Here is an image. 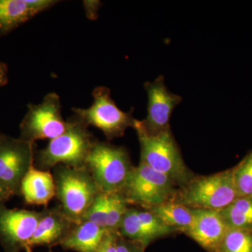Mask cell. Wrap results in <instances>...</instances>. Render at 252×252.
Listing matches in <instances>:
<instances>
[{"mask_svg":"<svg viewBox=\"0 0 252 252\" xmlns=\"http://www.w3.org/2000/svg\"><path fill=\"white\" fill-rule=\"evenodd\" d=\"M175 233L150 210L133 207H129L126 212L119 230L123 238L137 240L146 248L154 240Z\"/></svg>","mask_w":252,"mask_h":252,"instance_id":"obj_12","label":"cell"},{"mask_svg":"<svg viewBox=\"0 0 252 252\" xmlns=\"http://www.w3.org/2000/svg\"><path fill=\"white\" fill-rule=\"evenodd\" d=\"M238 198L232 167L214 175L195 176L178 189L170 201L189 208L220 211Z\"/></svg>","mask_w":252,"mask_h":252,"instance_id":"obj_3","label":"cell"},{"mask_svg":"<svg viewBox=\"0 0 252 252\" xmlns=\"http://www.w3.org/2000/svg\"><path fill=\"white\" fill-rule=\"evenodd\" d=\"M54 171L56 196L61 211L73 223L81 221L102 191L86 167L74 168L60 164Z\"/></svg>","mask_w":252,"mask_h":252,"instance_id":"obj_4","label":"cell"},{"mask_svg":"<svg viewBox=\"0 0 252 252\" xmlns=\"http://www.w3.org/2000/svg\"><path fill=\"white\" fill-rule=\"evenodd\" d=\"M144 89L148 94V113L145 120L140 121L141 124L149 135H157L170 128L172 113L182 98L168 91L163 76L153 82H146Z\"/></svg>","mask_w":252,"mask_h":252,"instance_id":"obj_11","label":"cell"},{"mask_svg":"<svg viewBox=\"0 0 252 252\" xmlns=\"http://www.w3.org/2000/svg\"></svg>","mask_w":252,"mask_h":252,"instance_id":"obj_30","label":"cell"},{"mask_svg":"<svg viewBox=\"0 0 252 252\" xmlns=\"http://www.w3.org/2000/svg\"><path fill=\"white\" fill-rule=\"evenodd\" d=\"M149 210L160 219L164 224L177 232L185 233L193 223L192 209L172 201L160 204Z\"/></svg>","mask_w":252,"mask_h":252,"instance_id":"obj_18","label":"cell"},{"mask_svg":"<svg viewBox=\"0 0 252 252\" xmlns=\"http://www.w3.org/2000/svg\"><path fill=\"white\" fill-rule=\"evenodd\" d=\"M57 2L54 0H0V35L12 31Z\"/></svg>","mask_w":252,"mask_h":252,"instance_id":"obj_15","label":"cell"},{"mask_svg":"<svg viewBox=\"0 0 252 252\" xmlns=\"http://www.w3.org/2000/svg\"><path fill=\"white\" fill-rule=\"evenodd\" d=\"M129 205L120 192L110 193L106 230L109 233H119V228Z\"/></svg>","mask_w":252,"mask_h":252,"instance_id":"obj_22","label":"cell"},{"mask_svg":"<svg viewBox=\"0 0 252 252\" xmlns=\"http://www.w3.org/2000/svg\"><path fill=\"white\" fill-rule=\"evenodd\" d=\"M20 192L26 204L47 207L56 195L54 175L32 165L23 179Z\"/></svg>","mask_w":252,"mask_h":252,"instance_id":"obj_16","label":"cell"},{"mask_svg":"<svg viewBox=\"0 0 252 252\" xmlns=\"http://www.w3.org/2000/svg\"><path fill=\"white\" fill-rule=\"evenodd\" d=\"M178 188L166 175L140 162L132 167L120 193L128 205L152 208L170 201Z\"/></svg>","mask_w":252,"mask_h":252,"instance_id":"obj_6","label":"cell"},{"mask_svg":"<svg viewBox=\"0 0 252 252\" xmlns=\"http://www.w3.org/2000/svg\"><path fill=\"white\" fill-rule=\"evenodd\" d=\"M140 145V162L166 175L180 189L195 175L186 165L170 128L157 135H149L136 119L133 126Z\"/></svg>","mask_w":252,"mask_h":252,"instance_id":"obj_1","label":"cell"},{"mask_svg":"<svg viewBox=\"0 0 252 252\" xmlns=\"http://www.w3.org/2000/svg\"><path fill=\"white\" fill-rule=\"evenodd\" d=\"M13 195H14L12 192L10 191L9 189L6 188L1 184H0V205L4 204L6 200L11 198Z\"/></svg>","mask_w":252,"mask_h":252,"instance_id":"obj_28","label":"cell"},{"mask_svg":"<svg viewBox=\"0 0 252 252\" xmlns=\"http://www.w3.org/2000/svg\"><path fill=\"white\" fill-rule=\"evenodd\" d=\"M93 97L94 102L89 108L72 109L74 119L87 127L92 126L102 130L109 140L123 137L127 127H133L136 119L132 116V110L130 112L121 110L107 87L95 88Z\"/></svg>","mask_w":252,"mask_h":252,"instance_id":"obj_7","label":"cell"},{"mask_svg":"<svg viewBox=\"0 0 252 252\" xmlns=\"http://www.w3.org/2000/svg\"><path fill=\"white\" fill-rule=\"evenodd\" d=\"M107 233V230L95 223L82 220L73 224L67 237L60 245L65 250L95 252Z\"/></svg>","mask_w":252,"mask_h":252,"instance_id":"obj_17","label":"cell"},{"mask_svg":"<svg viewBox=\"0 0 252 252\" xmlns=\"http://www.w3.org/2000/svg\"><path fill=\"white\" fill-rule=\"evenodd\" d=\"M41 212L9 209L0 205V243L6 252L26 250L35 232Z\"/></svg>","mask_w":252,"mask_h":252,"instance_id":"obj_10","label":"cell"},{"mask_svg":"<svg viewBox=\"0 0 252 252\" xmlns=\"http://www.w3.org/2000/svg\"><path fill=\"white\" fill-rule=\"evenodd\" d=\"M219 212L227 228L252 230V196L238 197Z\"/></svg>","mask_w":252,"mask_h":252,"instance_id":"obj_19","label":"cell"},{"mask_svg":"<svg viewBox=\"0 0 252 252\" xmlns=\"http://www.w3.org/2000/svg\"><path fill=\"white\" fill-rule=\"evenodd\" d=\"M119 233H109L107 232L102 243L95 252H117V242Z\"/></svg>","mask_w":252,"mask_h":252,"instance_id":"obj_25","label":"cell"},{"mask_svg":"<svg viewBox=\"0 0 252 252\" xmlns=\"http://www.w3.org/2000/svg\"><path fill=\"white\" fill-rule=\"evenodd\" d=\"M192 209L193 224L185 234L208 252H217L227 228L220 212L207 209Z\"/></svg>","mask_w":252,"mask_h":252,"instance_id":"obj_13","label":"cell"},{"mask_svg":"<svg viewBox=\"0 0 252 252\" xmlns=\"http://www.w3.org/2000/svg\"><path fill=\"white\" fill-rule=\"evenodd\" d=\"M67 130L50 140L45 148L34 153L36 168L49 171L56 165L81 168L86 167V159L94 140L87 126L72 118Z\"/></svg>","mask_w":252,"mask_h":252,"instance_id":"obj_2","label":"cell"},{"mask_svg":"<svg viewBox=\"0 0 252 252\" xmlns=\"http://www.w3.org/2000/svg\"><path fill=\"white\" fill-rule=\"evenodd\" d=\"M217 252H252V230L228 228Z\"/></svg>","mask_w":252,"mask_h":252,"instance_id":"obj_20","label":"cell"},{"mask_svg":"<svg viewBox=\"0 0 252 252\" xmlns=\"http://www.w3.org/2000/svg\"><path fill=\"white\" fill-rule=\"evenodd\" d=\"M34 144L3 135L0 139V184L21 194L23 179L34 161Z\"/></svg>","mask_w":252,"mask_h":252,"instance_id":"obj_9","label":"cell"},{"mask_svg":"<svg viewBox=\"0 0 252 252\" xmlns=\"http://www.w3.org/2000/svg\"><path fill=\"white\" fill-rule=\"evenodd\" d=\"M233 168L238 197L252 196V151Z\"/></svg>","mask_w":252,"mask_h":252,"instance_id":"obj_21","label":"cell"},{"mask_svg":"<svg viewBox=\"0 0 252 252\" xmlns=\"http://www.w3.org/2000/svg\"><path fill=\"white\" fill-rule=\"evenodd\" d=\"M8 82V68L5 63L0 61V87Z\"/></svg>","mask_w":252,"mask_h":252,"instance_id":"obj_27","label":"cell"},{"mask_svg":"<svg viewBox=\"0 0 252 252\" xmlns=\"http://www.w3.org/2000/svg\"><path fill=\"white\" fill-rule=\"evenodd\" d=\"M146 247L137 240L123 238L119 235L117 242V252H144Z\"/></svg>","mask_w":252,"mask_h":252,"instance_id":"obj_24","label":"cell"},{"mask_svg":"<svg viewBox=\"0 0 252 252\" xmlns=\"http://www.w3.org/2000/svg\"><path fill=\"white\" fill-rule=\"evenodd\" d=\"M28 107L20 125L21 140L32 144L37 140H51L67 130L69 122L63 119L61 99L56 93L48 94L41 103L30 104Z\"/></svg>","mask_w":252,"mask_h":252,"instance_id":"obj_8","label":"cell"},{"mask_svg":"<svg viewBox=\"0 0 252 252\" xmlns=\"http://www.w3.org/2000/svg\"><path fill=\"white\" fill-rule=\"evenodd\" d=\"M109 198H110V193L100 192L94 199V203L89 207V210L86 212L82 220H89L106 230Z\"/></svg>","mask_w":252,"mask_h":252,"instance_id":"obj_23","label":"cell"},{"mask_svg":"<svg viewBox=\"0 0 252 252\" xmlns=\"http://www.w3.org/2000/svg\"><path fill=\"white\" fill-rule=\"evenodd\" d=\"M74 223L63 214L60 207H46L41 212L40 220L26 251L31 252L34 247L52 248L61 245Z\"/></svg>","mask_w":252,"mask_h":252,"instance_id":"obj_14","label":"cell"},{"mask_svg":"<svg viewBox=\"0 0 252 252\" xmlns=\"http://www.w3.org/2000/svg\"><path fill=\"white\" fill-rule=\"evenodd\" d=\"M84 6L88 17L90 19H94V16L97 14L100 2L99 1H85Z\"/></svg>","mask_w":252,"mask_h":252,"instance_id":"obj_26","label":"cell"},{"mask_svg":"<svg viewBox=\"0 0 252 252\" xmlns=\"http://www.w3.org/2000/svg\"><path fill=\"white\" fill-rule=\"evenodd\" d=\"M3 135H2V134H1V132H0V139H1V137H2Z\"/></svg>","mask_w":252,"mask_h":252,"instance_id":"obj_29","label":"cell"},{"mask_svg":"<svg viewBox=\"0 0 252 252\" xmlns=\"http://www.w3.org/2000/svg\"><path fill=\"white\" fill-rule=\"evenodd\" d=\"M133 167L127 149L97 140L93 144L86 162L99 189L106 193L120 192Z\"/></svg>","mask_w":252,"mask_h":252,"instance_id":"obj_5","label":"cell"}]
</instances>
